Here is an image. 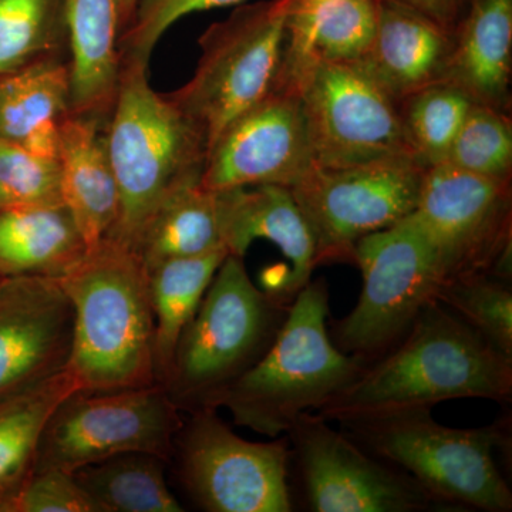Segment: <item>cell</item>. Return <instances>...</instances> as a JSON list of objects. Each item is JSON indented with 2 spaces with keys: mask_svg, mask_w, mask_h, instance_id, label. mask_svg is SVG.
Listing matches in <instances>:
<instances>
[{
  "mask_svg": "<svg viewBox=\"0 0 512 512\" xmlns=\"http://www.w3.org/2000/svg\"><path fill=\"white\" fill-rule=\"evenodd\" d=\"M468 397L511 403L512 359L433 301L394 348L313 413L340 421Z\"/></svg>",
  "mask_w": 512,
  "mask_h": 512,
  "instance_id": "cell-1",
  "label": "cell"
},
{
  "mask_svg": "<svg viewBox=\"0 0 512 512\" xmlns=\"http://www.w3.org/2000/svg\"><path fill=\"white\" fill-rule=\"evenodd\" d=\"M59 282L73 309L67 370L80 389H136L158 383L150 275L136 252L103 239Z\"/></svg>",
  "mask_w": 512,
  "mask_h": 512,
  "instance_id": "cell-2",
  "label": "cell"
},
{
  "mask_svg": "<svg viewBox=\"0 0 512 512\" xmlns=\"http://www.w3.org/2000/svg\"><path fill=\"white\" fill-rule=\"evenodd\" d=\"M329 292L323 279L296 295L264 357L217 396L238 426L275 439L306 412H315L356 379L369 363L336 348L328 330Z\"/></svg>",
  "mask_w": 512,
  "mask_h": 512,
  "instance_id": "cell-3",
  "label": "cell"
},
{
  "mask_svg": "<svg viewBox=\"0 0 512 512\" xmlns=\"http://www.w3.org/2000/svg\"><path fill=\"white\" fill-rule=\"evenodd\" d=\"M119 217L109 239L134 249L144 225L168 192L201 180L207 143L197 126L148 83V66L121 63L106 128Z\"/></svg>",
  "mask_w": 512,
  "mask_h": 512,
  "instance_id": "cell-4",
  "label": "cell"
},
{
  "mask_svg": "<svg viewBox=\"0 0 512 512\" xmlns=\"http://www.w3.org/2000/svg\"><path fill=\"white\" fill-rule=\"evenodd\" d=\"M350 439L399 468L441 504L510 512L512 493L497 463L507 444V426L453 429L431 409H404L340 420Z\"/></svg>",
  "mask_w": 512,
  "mask_h": 512,
  "instance_id": "cell-5",
  "label": "cell"
},
{
  "mask_svg": "<svg viewBox=\"0 0 512 512\" xmlns=\"http://www.w3.org/2000/svg\"><path fill=\"white\" fill-rule=\"evenodd\" d=\"M291 303L256 288L244 258L228 254L188 323L163 383L178 409L210 407L264 357Z\"/></svg>",
  "mask_w": 512,
  "mask_h": 512,
  "instance_id": "cell-6",
  "label": "cell"
},
{
  "mask_svg": "<svg viewBox=\"0 0 512 512\" xmlns=\"http://www.w3.org/2000/svg\"><path fill=\"white\" fill-rule=\"evenodd\" d=\"M291 0L235 9L198 40L197 69L171 100L197 126L208 148L225 127L272 94L291 87L286 72Z\"/></svg>",
  "mask_w": 512,
  "mask_h": 512,
  "instance_id": "cell-7",
  "label": "cell"
},
{
  "mask_svg": "<svg viewBox=\"0 0 512 512\" xmlns=\"http://www.w3.org/2000/svg\"><path fill=\"white\" fill-rule=\"evenodd\" d=\"M363 276L359 301L333 330L342 352L370 363L394 348L444 285L436 251L412 215L357 242Z\"/></svg>",
  "mask_w": 512,
  "mask_h": 512,
  "instance_id": "cell-8",
  "label": "cell"
},
{
  "mask_svg": "<svg viewBox=\"0 0 512 512\" xmlns=\"http://www.w3.org/2000/svg\"><path fill=\"white\" fill-rule=\"evenodd\" d=\"M161 383L70 393L46 421L33 471L73 474L124 453L170 460L184 421Z\"/></svg>",
  "mask_w": 512,
  "mask_h": 512,
  "instance_id": "cell-9",
  "label": "cell"
},
{
  "mask_svg": "<svg viewBox=\"0 0 512 512\" xmlns=\"http://www.w3.org/2000/svg\"><path fill=\"white\" fill-rule=\"evenodd\" d=\"M174 441L181 483L210 512H289L292 450L288 436L248 441L217 409L191 412Z\"/></svg>",
  "mask_w": 512,
  "mask_h": 512,
  "instance_id": "cell-10",
  "label": "cell"
},
{
  "mask_svg": "<svg viewBox=\"0 0 512 512\" xmlns=\"http://www.w3.org/2000/svg\"><path fill=\"white\" fill-rule=\"evenodd\" d=\"M289 82L301 96L316 167L412 158L399 106L362 67L306 62L292 70Z\"/></svg>",
  "mask_w": 512,
  "mask_h": 512,
  "instance_id": "cell-11",
  "label": "cell"
},
{
  "mask_svg": "<svg viewBox=\"0 0 512 512\" xmlns=\"http://www.w3.org/2000/svg\"><path fill=\"white\" fill-rule=\"evenodd\" d=\"M412 218L436 251L446 282L474 274L511 281V181L436 165L424 171Z\"/></svg>",
  "mask_w": 512,
  "mask_h": 512,
  "instance_id": "cell-12",
  "label": "cell"
},
{
  "mask_svg": "<svg viewBox=\"0 0 512 512\" xmlns=\"http://www.w3.org/2000/svg\"><path fill=\"white\" fill-rule=\"evenodd\" d=\"M424 168L412 158L318 168L293 185L311 228L319 265L353 262L357 242L412 215Z\"/></svg>",
  "mask_w": 512,
  "mask_h": 512,
  "instance_id": "cell-13",
  "label": "cell"
},
{
  "mask_svg": "<svg viewBox=\"0 0 512 512\" xmlns=\"http://www.w3.org/2000/svg\"><path fill=\"white\" fill-rule=\"evenodd\" d=\"M315 512H420L448 510L417 481L333 430L329 421L303 413L286 433Z\"/></svg>",
  "mask_w": 512,
  "mask_h": 512,
  "instance_id": "cell-14",
  "label": "cell"
},
{
  "mask_svg": "<svg viewBox=\"0 0 512 512\" xmlns=\"http://www.w3.org/2000/svg\"><path fill=\"white\" fill-rule=\"evenodd\" d=\"M315 168L305 110L292 84L225 127L208 148L201 184L211 191L262 184L292 188Z\"/></svg>",
  "mask_w": 512,
  "mask_h": 512,
  "instance_id": "cell-15",
  "label": "cell"
},
{
  "mask_svg": "<svg viewBox=\"0 0 512 512\" xmlns=\"http://www.w3.org/2000/svg\"><path fill=\"white\" fill-rule=\"evenodd\" d=\"M72 345V303L59 279L0 278V403L62 375Z\"/></svg>",
  "mask_w": 512,
  "mask_h": 512,
  "instance_id": "cell-16",
  "label": "cell"
},
{
  "mask_svg": "<svg viewBox=\"0 0 512 512\" xmlns=\"http://www.w3.org/2000/svg\"><path fill=\"white\" fill-rule=\"evenodd\" d=\"M222 238L229 254L244 258L255 239H266L288 259L282 298L292 303L312 281L316 245L311 228L291 190L262 184L217 191Z\"/></svg>",
  "mask_w": 512,
  "mask_h": 512,
  "instance_id": "cell-17",
  "label": "cell"
},
{
  "mask_svg": "<svg viewBox=\"0 0 512 512\" xmlns=\"http://www.w3.org/2000/svg\"><path fill=\"white\" fill-rule=\"evenodd\" d=\"M453 33L396 0H379V23L372 49L357 66L390 99L400 101L446 82Z\"/></svg>",
  "mask_w": 512,
  "mask_h": 512,
  "instance_id": "cell-18",
  "label": "cell"
},
{
  "mask_svg": "<svg viewBox=\"0 0 512 512\" xmlns=\"http://www.w3.org/2000/svg\"><path fill=\"white\" fill-rule=\"evenodd\" d=\"M109 119L69 113L60 124L57 163L63 204L87 248L109 237L119 217V188L107 148Z\"/></svg>",
  "mask_w": 512,
  "mask_h": 512,
  "instance_id": "cell-19",
  "label": "cell"
},
{
  "mask_svg": "<svg viewBox=\"0 0 512 512\" xmlns=\"http://www.w3.org/2000/svg\"><path fill=\"white\" fill-rule=\"evenodd\" d=\"M70 113L109 119L121 69L119 0H63Z\"/></svg>",
  "mask_w": 512,
  "mask_h": 512,
  "instance_id": "cell-20",
  "label": "cell"
},
{
  "mask_svg": "<svg viewBox=\"0 0 512 512\" xmlns=\"http://www.w3.org/2000/svg\"><path fill=\"white\" fill-rule=\"evenodd\" d=\"M453 36L446 82L478 104L510 113L512 0H470Z\"/></svg>",
  "mask_w": 512,
  "mask_h": 512,
  "instance_id": "cell-21",
  "label": "cell"
},
{
  "mask_svg": "<svg viewBox=\"0 0 512 512\" xmlns=\"http://www.w3.org/2000/svg\"><path fill=\"white\" fill-rule=\"evenodd\" d=\"M69 113L70 70L62 57L0 76V140L57 160L60 124Z\"/></svg>",
  "mask_w": 512,
  "mask_h": 512,
  "instance_id": "cell-22",
  "label": "cell"
},
{
  "mask_svg": "<svg viewBox=\"0 0 512 512\" xmlns=\"http://www.w3.org/2000/svg\"><path fill=\"white\" fill-rule=\"evenodd\" d=\"M64 204L0 211V278H62L87 251Z\"/></svg>",
  "mask_w": 512,
  "mask_h": 512,
  "instance_id": "cell-23",
  "label": "cell"
},
{
  "mask_svg": "<svg viewBox=\"0 0 512 512\" xmlns=\"http://www.w3.org/2000/svg\"><path fill=\"white\" fill-rule=\"evenodd\" d=\"M217 249H227L217 191L194 180L165 195L148 218L133 251L150 272L170 259L200 256Z\"/></svg>",
  "mask_w": 512,
  "mask_h": 512,
  "instance_id": "cell-24",
  "label": "cell"
},
{
  "mask_svg": "<svg viewBox=\"0 0 512 512\" xmlns=\"http://www.w3.org/2000/svg\"><path fill=\"white\" fill-rule=\"evenodd\" d=\"M379 23V0H332L305 22L288 26L289 74L299 64H359L372 49Z\"/></svg>",
  "mask_w": 512,
  "mask_h": 512,
  "instance_id": "cell-25",
  "label": "cell"
},
{
  "mask_svg": "<svg viewBox=\"0 0 512 512\" xmlns=\"http://www.w3.org/2000/svg\"><path fill=\"white\" fill-rule=\"evenodd\" d=\"M228 254L227 249H217L200 256L170 259L148 272L156 320L158 383L167 379L181 335Z\"/></svg>",
  "mask_w": 512,
  "mask_h": 512,
  "instance_id": "cell-26",
  "label": "cell"
},
{
  "mask_svg": "<svg viewBox=\"0 0 512 512\" xmlns=\"http://www.w3.org/2000/svg\"><path fill=\"white\" fill-rule=\"evenodd\" d=\"M164 458L124 453L73 473L99 512H183L168 487Z\"/></svg>",
  "mask_w": 512,
  "mask_h": 512,
  "instance_id": "cell-27",
  "label": "cell"
},
{
  "mask_svg": "<svg viewBox=\"0 0 512 512\" xmlns=\"http://www.w3.org/2000/svg\"><path fill=\"white\" fill-rule=\"evenodd\" d=\"M79 389L66 369L32 392L0 403V505L33 473L46 421L70 393Z\"/></svg>",
  "mask_w": 512,
  "mask_h": 512,
  "instance_id": "cell-28",
  "label": "cell"
},
{
  "mask_svg": "<svg viewBox=\"0 0 512 512\" xmlns=\"http://www.w3.org/2000/svg\"><path fill=\"white\" fill-rule=\"evenodd\" d=\"M474 103L456 84L440 82L397 104L407 146L421 168L429 170L446 163Z\"/></svg>",
  "mask_w": 512,
  "mask_h": 512,
  "instance_id": "cell-29",
  "label": "cell"
},
{
  "mask_svg": "<svg viewBox=\"0 0 512 512\" xmlns=\"http://www.w3.org/2000/svg\"><path fill=\"white\" fill-rule=\"evenodd\" d=\"M64 43L63 0H0V76L59 56Z\"/></svg>",
  "mask_w": 512,
  "mask_h": 512,
  "instance_id": "cell-30",
  "label": "cell"
},
{
  "mask_svg": "<svg viewBox=\"0 0 512 512\" xmlns=\"http://www.w3.org/2000/svg\"><path fill=\"white\" fill-rule=\"evenodd\" d=\"M437 301L512 359L510 282L488 274L461 276L441 286Z\"/></svg>",
  "mask_w": 512,
  "mask_h": 512,
  "instance_id": "cell-31",
  "label": "cell"
},
{
  "mask_svg": "<svg viewBox=\"0 0 512 512\" xmlns=\"http://www.w3.org/2000/svg\"><path fill=\"white\" fill-rule=\"evenodd\" d=\"M446 163L480 177L511 181L510 113L474 103L450 148Z\"/></svg>",
  "mask_w": 512,
  "mask_h": 512,
  "instance_id": "cell-32",
  "label": "cell"
},
{
  "mask_svg": "<svg viewBox=\"0 0 512 512\" xmlns=\"http://www.w3.org/2000/svg\"><path fill=\"white\" fill-rule=\"evenodd\" d=\"M63 204L57 160L0 140V211Z\"/></svg>",
  "mask_w": 512,
  "mask_h": 512,
  "instance_id": "cell-33",
  "label": "cell"
},
{
  "mask_svg": "<svg viewBox=\"0 0 512 512\" xmlns=\"http://www.w3.org/2000/svg\"><path fill=\"white\" fill-rule=\"evenodd\" d=\"M245 0H140L133 22L120 36L121 63L148 66L161 37L178 20L195 12L238 5Z\"/></svg>",
  "mask_w": 512,
  "mask_h": 512,
  "instance_id": "cell-34",
  "label": "cell"
},
{
  "mask_svg": "<svg viewBox=\"0 0 512 512\" xmlns=\"http://www.w3.org/2000/svg\"><path fill=\"white\" fill-rule=\"evenodd\" d=\"M0 512H99L73 474L57 470L33 471Z\"/></svg>",
  "mask_w": 512,
  "mask_h": 512,
  "instance_id": "cell-35",
  "label": "cell"
},
{
  "mask_svg": "<svg viewBox=\"0 0 512 512\" xmlns=\"http://www.w3.org/2000/svg\"><path fill=\"white\" fill-rule=\"evenodd\" d=\"M396 2L417 10L441 28L454 33L466 13L470 0H396Z\"/></svg>",
  "mask_w": 512,
  "mask_h": 512,
  "instance_id": "cell-36",
  "label": "cell"
},
{
  "mask_svg": "<svg viewBox=\"0 0 512 512\" xmlns=\"http://www.w3.org/2000/svg\"><path fill=\"white\" fill-rule=\"evenodd\" d=\"M332 0H291L289 2L288 26H298L311 18L313 13Z\"/></svg>",
  "mask_w": 512,
  "mask_h": 512,
  "instance_id": "cell-37",
  "label": "cell"
},
{
  "mask_svg": "<svg viewBox=\"0 0 512 512\" xmlns=\"http://www.w3.org/2000/svg\"><path fill=\"white\" fill-rule=\"evenodd\" d=\"M140 0H119V15H120V36L126 32L128 26L133 22L134 15ZM120 40V39H119Z\"/></svg>",
  "mask_w": 512,
  "mask_h": 512,
  "instance_id": "cell-38",
  "label": "cell"
}]
</instances>
